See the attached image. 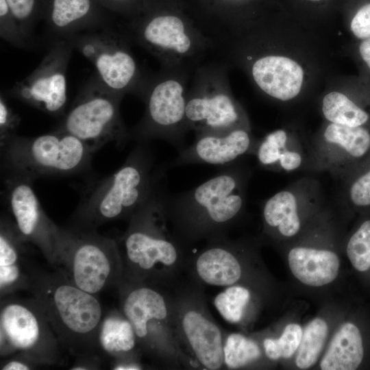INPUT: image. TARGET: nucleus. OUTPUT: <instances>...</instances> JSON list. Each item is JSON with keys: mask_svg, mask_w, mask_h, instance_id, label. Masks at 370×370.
Segmentation results:
<instances>
[{"mask_svg": "<svg viewBox=\"0 0 370 370\" xmlns=\"http://www.w3.org/2000/svg\"><path fill=\"white\" fill-rule=\"evenodd\" d=\"M322 29L303 21L261 18L217 46L215 53L241 70L266 99L291 106L321 93L334 51Z\"/></svg>", "mask_w": 370, "mask_h": 370, "instance_id": "obj_1", "label": "nucleus"}, {"mask_svg": "<svg viewBox=\"0 0 370 370\" xmlns=\"http://www.w3.org/2000/svg\"><path fill=\"white\" fill-rule=\"evenodd\" d=\"M251 174L238 160L190 190L174 195L164 191L169 227L186 249L200 241L227 236L245 210Z\"/></svg>", "mask_w": 370, "mask_h": 370, "instance_id": "obj_2", "label": "nucleus"}, {"mask_svg": "<svg viewBox=\"0 0 370 370\" xmlns=\"http://www.w3.org/2000/svg\"><path fill=\"white\" fill-rule=\"evenodd\" d=\"M166 170L147 143H138L116 172L84 186L69 227L97 230L109 221H128L164 186Z\"/></svg>", "mask_w": 370, "mask_h": 370, "instance_id": "obj_3", "label": "nucleus"}, {"mask_svg": "<svg viewBox=\"0 0 370 370\" xmlns=\"http://www.w3.org/2000/svg\"><path fill=\"white\" fill-rule=\"evenodd\" d=\"M164 186L128 220L116 239L123 264L121 280L174 283L185 273L186 249L173 235L166 216Z\"/></svg>", "mask_w": 370, "mask_h": 370, "instance_id": "obj_4", "label": "nucleus"}, {"mask_svg": "<svg viewBox=\"0 0 370 370\" xmlns=\"http://www.w3.org/2000/svg\"><path fill=\"white\" fill-rule=\"evenodd\" d=\"M61 347L77 357L99 355L103 309L96 295L72 283L60 271L40 269L29 291Z\"/></svg>", "mask_w": 370, "mask_h": 370, "instance_id": "obj_5", "label": "nucleus"}, {"mask_svg": "<svg viewBox=\"0 0 370 370\" xmlns=\"http://www.w3.org/2000/svg\"><path fill=\"white\" fill-rule=\"evenodd\" d=\"M177 282L121 280L116 286L120 310L134 328L141 354L170 369H188L175 328L174 286Z\"/></svg>", "mask_w": 370, "mask_h": 370, "instance_id": "obj_6", "label": "nucleus"}, {"mask_svg": "<svg viewBox=\"0 0 370 370\" xmlns=\"http://www.w3.org/2000/svg\"><path fill=\"white\" fill-rule=\"evenodd\" d=\"M0 146L2 175L32 182L85 172L93 154L81 140L59 127L36 137L16 134Z\"/></svg>", "mask_w": 370, "mask_h": 370, "instance_id": "obj_7", "label": "nucleus"}, {"mask_svg": "<svg viewBox=\"0 0 370 370\" xmlns=\"http://www.w3.org/2000/svg\"><path fill=\"white\" fill-rule=\"evenodd\" d=\"M194 71L162 68L147 76L138 96L145 103L140 121L130 132L137 143L152 139L165 140L179 150L185 148L188 132L186 117V94Z\"/></svg>", "mask_w": 370, "mask_h": 370, "instance_id": "obj_8", "label": "nucleus"}, {"mask_svg": "<svg viewBox=\"0 0 370 370\" xmlns=\"http://www.w3.org/2000/svg\"><path fill=\"white\" fill-rule=\"evenodd\" d=\"M53 268L93 295L116 287L123 273L116 239L70 227H61Z\"/></svg>", "mask_w": 370, "mask_h": 370, "instance_id": "obj_9", "label": "nucleus"}, {"mask_svg": "<svg viewBox=\"0 0 370 370\" xmlns=\"http://www.w3.org/2000/svg\"><path fill=\"white\" fill-rule=\"evenodd\" d=\"M231 68L219 57L206 60L195 70L186 94L188 131L197 135L238 127L251 129L246 110L232 91Z\"/></svg>", "mask_w": 370, "mask_h": 370, "instance_id": "obj_10", "label": "nucleus"}, {"mask_svg": "<svg viewBox=\"0 0 370 370\" xmlns=\"http://www.w3.org/2000/svg\"><path fill=\"white\" fill-rule=\"evenodd\" d=\"M204 287L187 277L174 286V321L179 346L188 369L224 367L223 330L206 303Z\"/></svg>", "mask_w": 370, "mask_h": 370, "instance_id": "obj_11", "label": "nucleus"}, {"mask_svg": "<svg viewBox=\"0 0 370 370\" xmlns=\"http://www.w3.org/2000/svg\"><path fill=\"white\" fill-rule=\"evenodd\" d=\"M161 64L162 68L195 71L216 47L191 21L174 13H162L123 29Z\"/></svg>", "mask_w": 370, "mask_h": 370, "instance_id": "obj_12", "label": "nucleus"}, {"mask_svg": "<svg viewBox=\"0 0 370 370\" xmlns=\"http://www.w3.org/2000/svg\"><path fill=\"white\" fill-rule=\"evenodd\" d=\"M61 347L39 305L32 297L1 298L0 356H18L36 365L57 363Z\"/></svg>", "mask_w": 370, "mask_h": 370, "instance_id": "obj_13", "label": "nucleus"}, {"mask_svg": "<svg viewBox=\"0 0 370 370\" xmlns=\"http://www.w3.org/2000/svg\"><path fill=\"white\" fill-rule=\"evenodd\" d=\"M123 97L95 77L81 90L58 127L81 140L92 153L110 143L123 148L131 140L120 112Z\"/></svg>", "mask_w": 370, "mask_h": 370, "instance_id": "obj_14", "label": "nucleus"}, {"mask_svg": "<svg viewBox=\"0 0 370 370\" xmlns=\"http://www.w3.org/2000/svg\"><path fill=\"white\" fill-rule=\"evenodd\" d=\"M94 66L97 79L110 90L138 96L146 75L132 55L124 30L90 29L67 38Z\"/></svg>", "mask_w": 370, "mask_h": 370, "instance_id": "obj_15", "label": "nucleus"}, {"mask_svg": "<svg viewBox=\"0 0 370 370\" xmlns=\"http://www.w3.org/2000/svg\"><path fill=\"white\" fill-rule=\"evenodd\" d=\"M2 176L3 201L20 236L36 246L54 267L61 227L43 210L33 189V182L16 176Z\"/></svg>", "mask_w": 370, "mask_h": 370, "instance_id": "obj_16", "label": "nucleus"}, {"mask_svg": "<svg viewBox=\"0 0 370 370\" xmlns=\"http://www.w3.org/2000/svg\"><path fill=\"white\" fill-rule=\"evenodd\" d=\"M370 156V125L349 127L323 121L310 138L308 171L343 180Z\"/></svg>", "mask_w": 370, "mask_h": 370, "instance_id": "obj_17", "label": "nucleus"}, {"mask_svg": "<svg viewBox=\"0 0 370 370\" xmlns=\"http://www.w3.org/2000/svg\"><path fill=\"white\" fill-rule=\"evenodd\" d=\"M73 49L67 39L51 42L40 64L16 82L9 95L47 114H62L67 101L66 71Z\"/></svg>", "mask_w": 370, "mask_h": 370, "instance_id": "obj_18", "label": "nucleus"}, {"mask_svg": "<svg viewBox=\"0 0 370 370\" xmlns=\"http://www.w3.org/2000/svg\"><path fill=\"white\" fill-rule=\"evenodd\" d=\"M323 203L319 181L310 176L301 177L263 202L265 230L285 238L295 237L301 232L304 220L317 215Z\"/></svg>", "mask_w": 370, "mask_h": 370, "instance_id": "obj_19", "label": "nucleus"}, {"mask_svg": "<svg viewBox=\"0 0 370 370\" xmlns=\"http://www.w3.org/2000/svg\"><path fill=\"white\" fill-rule=\"evenodd\" d=\"M323 120L349 127L370 125V85L358 76L330 77L319 95Z\"/></svg>", "mask_w": 370, "mask_h": 370, "instance_id": "obj_20", "label": "nucleus"}, {"mask_svg": "<svg viewBox=\"0 0 370 370\" xmlns=\"http://www.w3.org/2000/svg\"><path fill=\"white\" fill-rule=\"evenodd\" d=\"M195 136L194 143L179 152L171 166L193 164L225 166L244 156L254 154L258 141L251 129L245 127Z\"/></svg>", "mask_w": 370, "mask_h": 370, "instance_id": "obj_21", "label": "nucleus"}, {"mask_svg": "<svg viewBox=\"0 0 370 370\" xmlns=\"http://www.w3.org/2000/svg\"><path fill=\"white\" fill-rule=\"evenodd\" d=\"M254 155L260 166L266 170L280 173L308 171L310 138L299 127L287 125L258 140Z\"/></svg>", "mask_w": 370, "mask_h": 370, "instance_id": "obj_22", "label": "nucleus"}, {"mask_svg": "<svg viewBox=\"0 0 370 370\" xmlns=\"http://www.w3.org/2000/svg\"><path fill=\"white\" fill-rule=\"evenodd\" d=\"M28 243L20 236L8 214L0 220V296L30 291L40 269L28 257Z\"/></svg>", "mask_w": 370, "mask_h": 370, "instance_id": "obj_23", "label": "nucleus"}, {"mask_svg": "<svg viewBox=\"0 0 370 370\" xmlns=\"http://www.w3.org/2000/svg\"><path fill=\"white\" fill-rule=\"evenodd\" d=\"M288 261L293 275L311 286H321L334 281L340 267L334 251L307 246L293 247L288 252Z\"/></svg>", "mask_w": 370, "mask_h": 370, "instance_id": "obj_24", "label": "nucleus"}, {"mask_svg": "<svg viewBox=\"0 0 370 370\" xmlns=\"http://www.w3.org/2000/svg\"><path fill=\"white\" fill-rule=\"evenodd\" d=\"M99 354L111 362L125 360H140L142 355L134 328L121 310H113L102 319L98 337Z\"/></svg>", "mask_w": 370, "mask_h": 370, "instance_id": "obj_25", "label": "nucleus"}, {"mask_svg": "<svg viewBox=\"0 0 370 370\" xmlns=\"http://www.w3.org/2000/svg\"><path fill=\"white\" fill-rule=\"evenodd\" d=\"M366 356L365 343L359 326L351 321L343 323L332 338L320 367L323 370H355Z\"/></svg>", "mask_w": 370, "mask_h": 370, "instance_id": "obj_26", "label": "nucleus"}, {"mask_svg": "<svg viewBox=\"0 0 370 370\" xmlns=\"http://www.w3.org/2000/svg\"><path fill=\"white\" fill-rule=\"evenodd\" d=\"M90 8V0H53L48 30L50 36H53V41L86 31L82 22Z\"/></svg>", "mask_w": 370, "mask_h": 370, "instance_id": "obj_27", "label": "nucleus"}, {"mask_svg": "<svg viewBox=\"0 0 370 370\" xmlns=\"http://www.w3.org/2000/svg\"><path fill=\"white\" fill-rule=\"evenodd\" d=\"M342 181L343 203L360 214H370V156Z\"/></svg>", "mask_w": 370, "mask_h": 370, "instance_id": "obj_28", "label": "nucleus"}, {"mask_svg": "<svg viewBox=\"0 0 370 370\" xmlns=\"http://www.w3.org/2000/svg\"><path fill=\"white\" fill-rule=\"evenodd\" d=\"M251 300V292L239 284L225 287L214 299V305L227 322L239 324L244 319Z\"/></svg>", "mask_w": 370, "mask_h": 370, "instance_id": "obj_29", "label": "nucleus"}, {"mask_svg": "<svg viewBox=\"0 0 370 370\" xmlns=\"http://www.w3.org/2000/svg\"><path fill=\"white\" fill-rule=\"evenodd\" d=\"M262 355L258 344L240 333L225 335L223 343L224 367L235 369L258 360Z\"/></svg>", "mask_w": 370, "mask_h": 370, "instance_id": "obj_30", "label": "nucleus"}, {"mask_svg": "<svg viewBox=\"0 0 370 370\" xmlns=\"http://www.w3.org/2000/svg\"><path fill=\"white\" fill-rule=\"evenodd\" d=\"M328 332L326 322L320 318L313 319L306 325L295 359L299 369H306L314 365L324 345Z\"/></svg>", "mask_w": 370, "mask_h": 370, "instance_id": "obj_31", "label": "nucleus"}, {"mask_svg": "<svg viewBox=\"0 0 370 370\" xmlns=\"http://www.w3.org/2000/svg\"><path fill=\"white\" fill-rule=\"evenodd\" d=\"M362 219L348 238L346 254L350 263L360 273L370 271V214Z\"/></svg>", "mask_w": 370, "mask_h": 370, "instance_id": "obj_32", "label": "nucleus"}, {"mask_svg": "<svg viewBox=\"0 0 370 370\" xmlns=\"http://www.w3.org/2000/svg\"><path fill=\"white\" fill-rule=\"evenodd\" d=\"M302 334L299 325L290 323L285 327L280 338H264L263 347L266 356L270 360L291 357L299 347Z\"/></svg>", "mask_w": 370, "mask_h": 370, "instance_id": "obj_33", "label": "nucleus"}, {"mask_svg": "<svg viewBox=\"0 0 370 370\" xmlns=\"http://www.w3.org/2000/svg\"><path fill=\"white\" fill-rule=\"evenodd\" d=\"M345 27L353 41L370 38V0H349Z\"/></svg>", "mask_w": 370, "mask_h": 370, "instance_id": "obj_34", "label": "nucleus"}, {"mask_svg": "<svg viewBox=\"0 0 370 370\" xmlns=\"http://www.w3.org/2000/svg\"><path fill=\"white\" fill-rule=\"evenodd\" d=\"M1 37L15 47L25 49L30 42L12 14L6 0H0Z\"/></svg>", "mask_w": 370, "mask_h": 370, "instance_id": "obj_35", "label": "nucleus"}, {"mask_svg": "<svg viewBox=\"0 0 370 370\" xmlns=\"http://www.w3.org/2000/svg\"><path fill=\"white\" fill-rule=\"evenodd\" d=\"M347 53L358 66V77L370 85V38L352 41L347 47Z\"/></svg>", "mask_w": 370, "mask_h": 370, "instance_id": "obj_36", "label": "nucleus"}, {"mask_svg": "<svg viewBox=\"0 0 370 370\" xmlns=\"http://www.w3.org/2000/svg\"><path fill=\"white\" fill-rule=\"evenodd\" d=\"M6 1L23 34L32 42L34 29L30 19L34 9L35 0H6Z\"/></svg>", "mask_w": 370, "mask_h": 370, "instance_id": "obj_37", "label": "nucleus"}, {"mask_svg": "<svg viewBox=\"0 0 370 370\" xmlns=\"http://www.w3.org/2000/svg\"><path fill=\"white\" fill-rule=\"evenodd\" d=\"M20 117L8 105L5 96L0 97V144L16 134L20 123Z\"/></svg>", "mask_w": 370, "mask_h": 370, "instance_id": "obj_38", "label": "nucleus"}, {"mask_svg": "<svg viewBox=\"0 0 370 370\" xmlns=\"http://www.w3.org/2000/svg\"><path fill=\"white\" fill-rule=\"evenodd\" d=\"M101 363L102 358L99 355L77 357V360L70 369H99L101 368Z\"/></svg>", "mask_w": 370, "mask_h": 370, "instance_id": "obj_39", "label": "nucleus"}, {"mask_svg": "<svg viewBox=\"0 0 370 370\" xmlns=\"http://www.w3.org/2000/svg\"><path fill=\"white\" fill-rule=\"evenodd\" d=\"M36 364L18 356L10 357L1 365V370H29L35 369Z\"/></svg>", "mask_w": 370, "mask_h": 370, "instance_id": "obj_40", "label": "nucleus"}, {"mask_svg": "<svg viewBox=\"0 0 370 370\" xmlns=\"http://www.w3.org/2000/svg\"><path fill=\"white\" fill-rule=\"evenodd\" d=\"M144 366L140 360H125L111 362V369L114 370H140L143 369Z\"/></svg>", "mask_w": 370, "mask_h": 370, "instance_id": "obj_41", "label": "nucleus"}, {"mask_svg": "<svg viewBox=\"0 0 370 370\" xmlns=\"http://www.w3.org/2000/svg\"><path fill=\"white\" fill-rule=\"evenodd\" d=\"M303 1H304L306 3H308L309 4L317 5V4L323 3L325 0H303Z\"/></svg>", "mask_w": 370, "mask_h": 370, "instance_id": "obj_42", "label": "nucleus"}, {"mask_svg": "<svg viewBox=\"0 0 370 370\" xmlns=\"http://www.w3.org/2000/svg\"><path fill=\"white\" fill-rule=\"evenodd\" d=\"M232 1H245V0H232Z\"/></svg>", "mask_w": 370, "mask_h": 370, "instance_id": "obj_43", "label": "nucleus"}]
</instances>
